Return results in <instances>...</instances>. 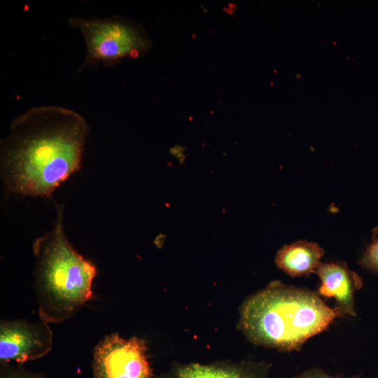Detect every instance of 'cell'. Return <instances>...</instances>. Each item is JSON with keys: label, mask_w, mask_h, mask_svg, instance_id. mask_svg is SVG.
<instances>
[{"label": "cell", "mask_w": 378, "mask_h": 378, "mask_svg": "<svg viewBox=\"0 0 378 378\" xmlns=\"http://www.w3.org/2000/svg\"><path fill=\"white\" fill-rule=\"evenodd\" d=\"M89 132L85 119L58 106L27 110L1 142V171L15 194L49 197L80 167Z\"/></svg>", "instance_id": "obj_1"}, {"label": "cell", "mask_w": 378, "mask_h": 378, "mask_svg": "<svg viewBox=\"0 0 378 378\" xmlns=\"http://www.w3.org/2000/svg\"><path fill=\"white\" fill-rule=\"evenodd\" d=\"M345 316L337 307L328 306L316 292L276 281L244 302L240 326L251 342L290 351Z\"/></svg>", "instance_id": "obj_2"}, {"label": "cell", "mask_w": 378, "mask_h": 378, "mask_svg": "<svg viewBox=\"0 0 378 378\" xmlns=\"http://www.w3.org/2000/svg\"><path fill=\"white\" fill-rule=\"evenodd\" d=\"M32 248L39 319L62 323L93 299L92 282L97 269L69 241L63 226V207L58 204L52 228L36 238Z\"/></svg>", "instance_id": "obj_3"}, {"label": "cell", "mask_w": 378, "mask_h": 378, "mask_svg": "<svg viewBox=\"0 0 378 378\" xmlns=\"http://www.w3.org/2000/svg\"><path fill=\"white\" fill-rule=\"evenodd\" d=\"M69 24L82 34L86 57L83 66H112L125 57H136L151 47V41L137 25L125 20L71 18Z\"/></svg>", "instance_id": "obj_4"}, {"label": "cell", "mask_w": 378, "mask_h": 378, "mask_svg": "<svg viewBox=\"0 0 378 378\" xmlns=\"http://www.w3.org/2000/svg\"><path fill=\"white\" fill-rule=\"evenodd\" d=\"M143 339H124L118 333L105 336L93 350L94 378H151Z\"/></svg>", "instance_id": "obj_5"}, {"label": "cell", "mask_w": 378, "mask_h": 378, "mask_svg": "<svg viewBox=\"0 0 378 378\" xmlns=\"http://www.w3.org/2000/svg\"><path fill=\"white\" fill-rule=\"evenodd\" d=\"M53 333L48 323L40 320L0 321V363L23 364L43 357L52 349Z\"/></svg>", "instance_id": "obj_6"}, {"label": "cell", "mask_w": 378, "mask_h": 378, "mask_svg": "<svg viewBox=\"0 0 378 378\" xmlns=\"http://www.w3.org/2000/svg\"><path fill=\"white\" fill-rule=\"evenodd\" d=\"M315 274L321 280L317 293L334 298L346 316H355V293L363 286L362 278L343 262H321Z\"/></svg>", "instance_id": "obj_7"}, {"label": "cell", "mask_w": 378, "mask_h": 378, "mask_svg": "<svg viewBox=\"0 0 378 378\" xmlns=\"http://www.w3.org/2000/svg\"><path fill=\"white\" fill-rule=\"evenodd\" d=\"M323 250L315 242L299 240L284 246L277 253V267L290 276L315 273L321 263Z\"/></svg>", "instance_id": "obj_8"}, {"label": "cell", "mask_w": 378, "mask_h": 378, "mask_svg": "<svg viewBox=\"0 0 378 378\" xmlns=\"http://www.w3.org/2000/svg\"><path fill=\"white\" fill-rule=\"evenodd\" d=\"M268 368L252 363L229 367L192 363L180 368L176 378H265Z\"/></svg>", "instance_id": "obj_9"}, {"label": "cell", "mask_w": 378, "mask_h": 378, "mask_svg": "<svg viewBox=\"0 0 378 378\" xmlns=\"http://www.w3.org/2000/svg\"><path fill=\"white\" fill-rule=\"evenodd\" d=\"M359 263L365 269L378 273V227L373 229L371 241L360 259Z\"/></svg>", "instance_id": "obj_10"}, {"label": "cell", "mask_w": 378, "mask_h": 378, "mask_svg": "<svg viewBox=\"0 0 378 378\" xmlns=\"http://www.w3.org/2000/svg\"><path fill=\"white\" fill-rule=\"evenodd\" d=\"M0 378H46L38 372H31L24 368L22 364L12 365L10 363H1Z\"/></svg>", "instance_id": "obj_11"}, {"label": "cell", "mask_w": 378, "mask_h": 378, "mask_svg": "<svg viewBox=\"0 0 378 378\" xmlns=\"http://www.w3.org/2000/svg\"><path fill=\"white\" fill-rule=\"evenodd\" d=\"M291 378H360L359 375H355L352 377H344V376H331L325 372L321 368H313L304 371L303 372L295 375Z\"/></svg>", "instance_id": "obj_12"}]
</instances>
